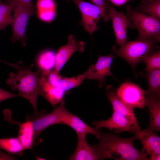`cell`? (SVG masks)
Here are the masks:
<instances>
[{
  "label": "cell",
  "instance_id": "1",
  "mask_svg": "<svg viewBox=\"0 0 160 160\" xmlns=\"http://www.w3.org/2000/svg\"><path fill=\"white\" fill-rule=\"evenodd\" d=\"M96 145L98 160L112 159L116 160H148V158L141 151L134 146L135 135L128 138H122L111 133L101 131Z\"/></svg>",
  "mask_w": 160,
  "mask_h": 160
},
{
  "label": "cell",
  "instance_id": "2",
  "mask_svg": "<svg viewBox=\"0 0 160 160\" xmlns=\"http://www.w3.org/2000/svg\"><path fill=\"white\" fill-rule=\"evenodd\" d=\"M15 65V68L17 69V72L9 74L6 83L13 90H17L20 97L29 101L33 107L34 115H36L39 113L37 108V96L41 71L39 69L36 71H32L33 64L25 67L20 61Z\"/></svg>",
  "mask_w": 160,
  "mask_h": 160
},
{
  "label": "cell",
  "instance_id": "3",
  "mask_svg": "<svg viewBox=\"0 0 160 160\" xmlns=\"http://www.w3.org/2000/svg\"><path fill=\"white\" fill-rule=\"evenodd\" d=\"M159 42L153 39L127 41L119 48L116 45L112 49L114 53L125 59L132 68L136 76L137 65L143 62L148 57L158 51L159 49L157 43Z\"/></svg>",
  "mask_w": 160,
  "mask_h": 160
},
{
  "label": "cell",
  "instance_id": "4",
  "mask_svg": "<svg viewBox=\"0 0 160 160\" xmlns=\"http://www.w3.org/2000/svg\"><path fill=\"white\" fill-rule=\"evenodd\" d=\"M126 12V16L138 32L139 36L136 40L153 39L160 42L159 19L137 12L129 5L127 6Z\"/></svg>",
  "mask_w": 160,
  "mask_h": 160
},
{
  "label": "cell",
  "instance_id": "5",
  "mask_svg": "<svg viewBox=\"0 0 160 160\" xmlns=\"http://www.w3.org/2000/svg\"><path fill=\"white\" fill-rule=\"evenodd\" d=\"M69 111L65 107L63 100L51 113L39 112L36 115L28 116L27 119L31 122L34 131V145L39 144L42 140L39 137L42 132L48 127L57 124H63Z\"/></svg>",
  "mask_w": 160,
  "mask_h": 160
},
{
  "label": "cell",
  "instance_id": "6",
  "mask_svg": "<svg viewBox=\"0 0 160 160\" xmlns=\"http://www.w3.org/2000/svg\"><path fill=\"white\" fill-rule=\"evenodd\" d=\"M145 91L138 85L128 80L116 90L118 97L125 104L134 108L144 109Z\"/></svg>",
  "mask_w": 160,
  "mask_h": 160
},
{
  "label": "cell",
  "instance_id": "7",
  "mask_svg": "<svg viewBox=\"0 0 160 160\" xmlns=\"http://www.w3.org/2000/svg\"><path fill=\"white\" fill-rule=\"evenodd\" d=\"M13 21L11 24L12 29V37L13 42L20 41L23 46L26 45V26L30 17L35 13V9L18 5L14 9Z\"/></svg>",
  "mask_w": 160,
  "mask_h": 160
},
{
  "label": "cell",
  "instance_id": "8",
  "mask_svg": "<svg viewBox=\"0 0 160 160\" xmlns=\"http://www.w3.org/2000/svg\"><path fill=\"white\" fill-rule=\"evenodd\" d=\"M108 17L112 21L116 39L115 45L120 47L127 41V29L135 28L129 18L122 12H118L108 3L107 4Z\"/></svg>",
  "mask_w": 160,
  "mask_h": 160
},
{
  "label": "cell",
  "instance_id": "9",
  "mask_svg": "<svg viewBox=\"0 0 160 160\" xmlns=\"http://www.w3.org/2000/svg\"><path fill=\"white\" fill-rule=\"evenodd\" d=\"M78 7L82 16L81 23L90 35L97 30V24L102 18L101 10L98 6L84 0H73Z\"/></svg>",
  "mask_w": 160,
  "mask_h": 160
},
{
  "label": "cell",
  "instance_id": "10",
  "mask_svg": "<svg viewBox=\"0 0 160 160\" xmlns=\"http://www.w3.org/2000/svg\"><path fill=\"white\" fill-rule=\"evenodd\" d=\"M115 57L116 56L113 51L107 55H99L95 64H91L90 65V72L86 79L97 81L100 88L105 85V78L107 76H111L116 79L112 74L111 70L113 60Z\"/></svg>",
  "mask_w": 160,
  "mask_h": 160
},
{
  "label": "cell",
  "instance_id": "11",
  "mask_svg": "<svg viewBox=\"0 0 160 160\" xmlns=\"http://www.w3.org/2000/svg\"><path fill=\"white\" fill-rule=\"evenodd\" d=\"M68 39L67 44L61 47L56 54V63L54 72L57 74H60V70L75 52H82L84 49V43L78 41L73 35H70Z\"/></svg>",
  "mask_w": 160,
  "mask_h": 160
},
{
  "label": "cell",
  "instance_id": "12",
  "mask_svg": "<svg viewBox=\"0 0 160 160\" xmlns=\"http://www.w3.org/2000/svg\"><path fill=\"white\" fill-rule=\"evenodd\" d=\"M96 129H108L116 133L127 131L134 133V126L130 121L121 114L113 111L111 117L105 120L95 121L92 123Z\"/></svg>",
  "mask_w": 160,
  "mask_h": 160
},
{
  "label": "cell",
  "instance_id": "13",
  "mask_svg": "<svg viewBox=\"0 0 160 160\" xmlns=\"http://www.w3.org/2000/svg\"><path fill=\"white\" fill-rule=\"evenodd\" d=\"M134 133L136 139L140 141L142 148L140 150L148 157V156L160 154V137L153 131L147 129H134Z\"/></svg>",
  "mask_w": 160,
  "mask_h": 160
},
{
  "label": "cell",
  "instance_id": "14",
  "mask_svg": "<svg viewBox=\"0 0 160 160\" xmlns=\"http://www.w3.org/2000/svg\"><path fill=\"white\" fill-rule=\"evenodd\" d=\"M38 95L45 98L55 107L63 100L65 93L59 88L51 84L45 74L41 72L39 78Z\"/></svg>",
  "mask_w": 160,
  "mask_h": 160
},
{
  "label": "cell",
  "instance_id": "15",
  "mask_svg": "<svg viewBox=\"0 0 160 160\" xmlns=\"http://www.w3.org/2000/svg\"><path fill=\"white\" fill-rule=\"evenodd\" d=\"M107 96L112 105L113 111L126 117L131 122L135 129H141L134 112V108L122 102L118 97L115 90L111 85L106 87Z\"/></svg>",
  "mask_w": 160,
  "mask_h": 160
},
{
  "label": "cell",
  "instance_id": "16",
  "mask_svg": "<svg viewBox=\"0 0 160 160\" xmlns=\"http://www.w3.org/2000/svg\"><path fill=\"white\" fill-rule=\"evenodd\" d=\"M78 143L75 151L69 160H98L96 145H90L86 139V136H77Z\"/></svg>",
  "mask_w": 160,
  "mask_h": 160
},
{
  "label": "cell",
  "instance_id": "17",
  "mask_svg": "<svg viewBox=\"0 0 160 160\" xmlns=\"http://www.w3.org/2000/svg\"><path fill=\"white\" fill-rule=\"evenodd\" d=\"M63 124L69 126L74 130L77 136H86L87 134L99 136L101 131L89 126L82 120L78 116L68 111L65 118Z\"/></svg>",
  "mask_w": 160,
  "mask_h": 160
},
{
  "label": "cell",
  "instance_id": "18",
  "mask_svg": "<svg viewBox=\"0 0 160 160\" xmlns=\"http://www.w3.org/2000/svg\"><path fill=\"white\" fill-rule=\"evenodd\" d=\"M160 97L145 94V106L149 110L150 121L147 129L153 131H160Z\"/></svg>",
  "mask_w": 160,
  "mask_h": 160
},
{
  "label": "cell",
  "instance_id": "19",
  "mask_svg": "<svg viewBox=\"0 0 160 160\" xmlns=\"http://www.w3.org/2000/svg\"><path fill=\"white\" fill-rule=\"evenodd\" d=\"M34 131L31 121L27 119L26 121L20 124L17 137L24 150H30L34 145Z\"/></svg>",
  "mask_w": 160,
  "mask_h": 160
},
{
  "label": "cell",
  "instance_id": "20",
  "mask_svg": "<svg viewBox=\"0 0 160 160\" xmlns=\"http://www.w3.org/2000/svg\"><path fill=\"white\" fill-rule=\"evenodd\" d=\"M56 53L51 50L41 52L37 59V64L41 72L51 71L55 69L56 63Z\"/></svg>",
  "mask_w": 160,
  "mask_h": 160
},
{
  "label": "cell",
  "instance_id": "21",
  "mask_svg": "<svg viewBox=\"0 0 160 160\" xmlns=\"http://www.w3.org/2000/svg\"><path fill=\"white\" fill-rule=\"evenodd\" d=\"M145 75L148 84L149 88L145 94L160 97V70L147 71Z\"/></svg>",
  "mask_w": 160,
  "mask_h": 160
},
{
  "label": "cell",
  "instance_id": "22",
  "mask_svg": "<svg viewBox=\"0 0 160 160\" xmlns=\"http://www.w3.org/2000/svg\"><path fill=\"white\" fill-rule=\"evenodd\" d=\"M90 71V67L84 73L71 77H66L61 76L59 81L58 87L64 92L79 86L84 80L87 78Z\"/></svg>",
  "mask_w": 160,
  "mask_h": 160
},
{
  "label": "cell",
  "instance_id": "23",
  "mask_svg": "<svg viewBox=\"0 0 160 160\" xmlns=\"http://www.w3.org/2000/svg\"><path fill=\"white\" fill-rule=\"evenodd\" d=\"M0 148L9 154L22 155L24 148L17 137L0 138Z\"/></svg>",
  "mask_w": 160,
  "mask_h": 160
},
{
  "label": "cell",
  "instance_id": "24",
  "mask_svg": "<svg viewBox=\"0 0 160 160\" xmlns=\"http://www.w3.org/2000/svg\"><path fill=\"white\" fill-rule=\"evenodd\" d=\"M19 5L15 2L3 3L0 2V30L5 29L8 25L11 24L13 17L12 10Z\"/></svg>",
  "mask_w": 160,
  "mask_h": 160
},
{
  "label": "cell",
  "instance_id": "25",
  "mask_svg": "<svg viewBox=\"0 0 160 160\" xmlns=\"http://www.w3.org/2000/svg\"><path fill=\"white\" fill-rule=\"evenodd\" d=\"M135 10L137 12L147 14L160 19V0L150 1H142Z\"/></svg>",
  "mask_w": 160,
  "mask_h": 160
},
{
  "label": "cell",
  "instance_id": "26",
  "mask_svg": "<svg viewBox=\"0 0 160 160\" xmlns=\"http://www.w3.org/2000/svg\"><path fill=\"white\" fill-rule=\"evenodd\" d=\"M143 63H145L146 65L145 71L160 69V49L146 58Z\"/></svg>",
  "mask_w": 160,
  "mask_h": 160
},
{
  "label": "cell",
  "instance_id": "27",
  "mask_svg": "<svg viewBox=\"0 0 160 160\" xmlns=\"http://www.w3.org/2000/svg\"><path fill=\"white\" fill-rule=\"evenodd\" d=\"M56 4L54 0H37V11H48L56 9Z\"/></svg>",
  "mask_w": 160,
  "mask_h": 160
},
{
  "label": "cell",
  "instance_id": "28",
  "mask_svg": "<svg viewBox=\"0 0 160 160\" xmlns=\"http://www.w3.org/2000/svg\"><path fill=\"white\" fill-rule=\"evenodd\" d=\"M95 5L100 8L101 12L102 18L105 22L108 21L110 19L108 13V2L104 0H90Z\"/></svg>",
  "mask_w": 160,
  "mask_h": 160
},
{
  "label": "cell",
  "instance_id": "29",
  "mask_svg": "<svg viewBox=\"0 0 160 160\" xmlns=\"http://www.w3.org/2000/svg\"><path fill=\"white\" fill-rule=\"evenodd\" d=\"M37 15L38 17L41 20L46 22L50 23L55 17L56 9L37 12Z\"/></svg>",
  "mask_w": 160,
  "mask_h": 160
},
{
  "label": "cell",
  "instance_id": "30",
  "mask_svg": "<svg viewBox=\"0 0 160 160\" xmlns=\"http://www.w3.org/2000/svg\"><path fill=\"white\" fill-rule=\"evenodd\" d=\"M20 97L19 94H15L10 93L0 88V103L9 98Z\"/></svg>",
  "mask_w": 160,
  "mask_h": 160
},
{
  "label": "cell",
  "instance_id": "31",
  "mask_svg": "<svg viewBox=\"0 0 160 160\" xmlns=\"http://www.w3.org/2000/svg\"><path fill=\"white\" fill-rule=\"evenodd\" d=\"M8 3L15 2L20 5L31 9H35L33 0H5Z\"/></svg>",
  "mask_w": 160,
  "mask_h": 160
},
{
  "label": "cell",
  "instance_id": "32",
  "mask_svg": "<svg viewBox=\"0 0 160 160\" xmlns=\"http://www.w3.org/2000/svg\"><path fill=\"white\" fill-rule=\"evenodd\" d=\"M130 0H110L113 4L117 6H119L123 5Z\"/></svg>",
  "mask_w": 160,
  "mask_h": 160
},
{
  "label": "cell",
  "instance_id": "33",
  "mask_svg": "<svg viewBox=\"0 0 160 160\" xmlns=\"http://www.w3.org/2000/svg\"><path fill=\"white\" fill-rule=\"evenodd\" d=\"M150 157L148 158L149 160H160V154H156L149 156Z\"/></svg>",
  "mask_w": 160,
  "mask_h": 160
},
{
  "label": "cell",
  "instance_id": "34",
  "mask_svg": "<svg viewBox=\"0 0 160 160\" xmlns=\"http://www.w3.org/2000/svg\"><path fill=\"white\" fill-rule=\"evenodd\" d=\"M0 61H1V62H4L5 63H6V64H7L8 65H10L11 66H12V67H14V65H15V64L14 65V64H12V63H9L5 61H3L1 59H0Z\"/></svg>",
  "mask_w": 160,
  "mask_h": 160
},
{
  "label": "cell",
  "instance_id": "35",
  "mask_svg": "<svg viewBox=\"0 0 160 160\" xmlns=\"http://www.w3.org/2000/svg\"><path fill=\"white\" fill-rule=\"evenodd\" d=\"M153 0H142V1H152Z\"/></svg>",
  "mask_w": 160,
  "mask_h": 160
},
{
  "label": "cell",
  "instance_id": "36",
  "mask_svg": "<svg viewBox=\"0 0 160 160\" xmlns=\"http://www.w3.org/2000/svg\"><path fill=\"white\" fill-rule=\"evenodd\" d=\"M0 2H1V0H0Z\"/></svg>",
  "mask_w": 160,
  "mask_h": 160
},
{
  "label": "cell",
  "instance_id": "37",
  "mask_svg": "<svg viewBox=\"0 0 160 160\" xmlns=\"http://www.w3.org/2000/svg\"></svg>",
  "mask_w": 160,
  "mask_h": 160
}]
</instances>
